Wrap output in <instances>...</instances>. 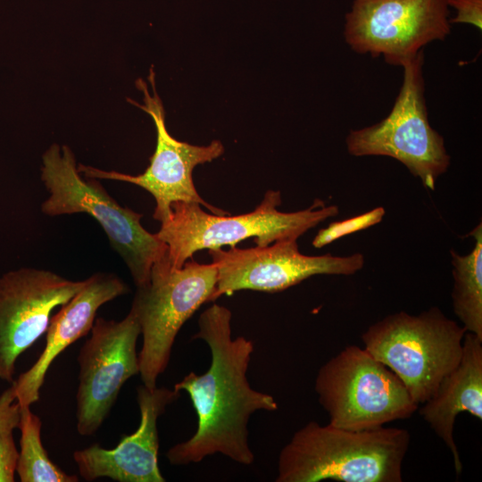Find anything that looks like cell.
<instances>
[{
    "label": "cell",
    "instance_id": "obj_3",
    "mask_svg": "<svg viewBox=\"0 0 482 482\" xmlns=\"http://www.w3.org/2000/svg\"><path fill=\"white\" fill-rule=\"evenodd\" d=\"M42 161L41 180L49 195L41 212L47 216H91L127 265L136 287L148 285L153 265L168 253V246L142 226L143 214L118 204L96 179L82 178L68 145H52Z\"/></svg>",
    "mask_w": 482,
    "mask_h": 482
},
{
    "label": "cell",
    "instance_id": "obj_21",
    "mask_svg": "<svg viewBox=\"0 0 482 482\" xmlns=\"http://www.w3.org/2000/svg\"><path fill=\"white\" fill-rule=\"evenodd\" d=\"M446 3L456 12L455 16L449 19L451 24H470L481 30L482 0H446Z\"/></svg>",
    "mask_w": 482,
    "mask_h": 482
},
{
    "label": "cell",
    "instance_id": "obj_12",
    "mask_svg": "<svg viewBox=\"0 0 482 482\" xmlns=\"http://www.w3.org/2000/svg\"><path fill=\"white\" fill-rule=\"evenodd\" d=\"M297 240L284 239L265 246L209 250L217 268V283L209 302L239 290L275 293L319 274L352 275L362 270L364 256H312L300 253Z\"/></svg>",
    "mask_w": 482,
    "mask_h": 482
},
{
    "label": "cell",
    "instance_id": "obj_1",
    "mask_svg": "<svg viewBox=\"0 0 482 482\" xmlns=\"http://www.w3.org/2000/svg\"><path fill=\"white\" fill-rule=\"evenodd\" d=\"M231 318L229 309L217 303L199 317L193 337L207 344L211 363L204 373L191 371L174 385L175 390L189 395L197 427L190 438L167 451L171 465L197 463L215 453L251 465L254 454L249 444L250 418L258 411L278 410L272 395L251 386L246 374L253 344L243 336L232 337Z\"/></svg>",
    "mask_w": 482,
    "mask_h": 482
},
{
    "label": "cell",
    "instance_id": "obj_17",
    "mask_svg": "<svg viewBox=\"0 0 482 482\" xmlns=\"http://www.w3.org/2000/svg\"><path fill=\"white\" fill-rule=\"evenodd\" d=\"M475 245L469 254L451 250L453 267V307L467 332L482 340V225L469 234Z\"/></svg>",
    "mask_w": 482,
    "mask_h": 482
},
{
    "label": "cell",
    "instance_id": "obj_16",
    "mask_svg": "<svg viewBox=\"0 0 482 482\" xmlns=\"http://www.w3.org/2000/svg\"><path fill=\"white\" fill-rule=\"evenodd\" d=\"M422 404L420 416L450 450L456 475L462 470L453 439L456 417L463 411L482 420V340L466 332L458 365Z\"/></svg>",
    "mask_w": 482,
    "mask_h": 482
},
{
    "label": "cell",
    "instance_id": "obj_15",
    "mask_svg": "<svg viewBox=\"0 0 482 482\" xmlns=\"http://www.w3.org/2000/svg\"><path fill=\"white\" fill-rule=\"evenodd\" d=\"M129 292L128 285L114 273L96 272L85 279L80 290L51 317L46 345L36 362L12 382L21 407L31 406L39 400L52 362L68 346L90 332L98 309Z\"/></svg>",
    "mask_w": 482,
    "mask_h": 482
},
{
    "label": "cell",
    "instance_id": "obj_14",
    "mask_svg": "<svg viewBox=\"0 0 482 482\" xmlns=\"http://www.w3.org/2000/svg\"><path fill=\"white\" fill-rule=\"evenodd\" d=\"M180 392L167 387L137 389L140 422L137 430L121 437L112 449L94 444L73 453L80 476L87 481L108 478L118 482H164L158 466L157 421Z\"/></svg>",
    "mask_w": 482,
    "mask_h": 482
},
{
    "label": "cell",
    "instance_id": "obj_6",
    "mask_svg": "<svg viewBox=\"0 0 482 482\" xmlns=\"http://www.w3.org/2000/svg\"><path fill=\"white\" fill-rule=\"evenodd\" d=\"M314 389L328 424L346 429L383 427L419 408L400 378L357 345L345 347L320 368Z\"/></svg>",
    "mask_w": 482,
    "mask_h": 482
},
{
    "label": "cell",
    "instance_id": "obj_19",
    "mask_svg": "<svg viewBox=\"0 0 482 482\" xmlns=\"http://www.w3.org/2000/svg\"><path fill=\"white\" fill-rule=\"evenodd\" d=\"M21 405L16 400L14 386L0 395V482H13L19 452L13 431L19 428Z\"/></svg>",
    "mask_w": 482,
    "mask_h": 482
},
{
    "label": "cell",
    "instance_id": "obj_10",
    "mask_svg": "<svg viewBox=\"0 0 482 482\" xmlns=\"http://www.w3.org/2000/svg\"><path fill=\"white\" fill-rule=\"evenodd\" d=\"M148 79L153 95L149 93L145 82L138 79L137 86L144 94V104L130 102L148 113L154 122L156 146L150 158L149 166L139 175L103 170L82 164L78 166L79 171L86 178L128 182L146 190L155 200L153 217L160 222L170 216L171 204L175 202L196 203L204 206L211 213L229 214L228 212L208 204L198 194L192 175L196 165L220 157L224 152L223 145L219 140H213L208 145H194L174 138L166 128L164 109L155 89L153 69L150 70Z\"/></svg>",
    "mask_w": 482,
    "mask_h": 482
},
{
    "label": "cell",
    "instance_id": "obj_4",
    "mask_svg": "<svg viewBox=\"0 0 482 482\" xmlns=\"http://www.w3.org/2000/svg\"><path fill=\"white\" fill-rule=\"evenodd\" d=\"M278 190H268L252 212L229 216L204 212L201 204L175 202L170 216L161 222L156 236L168 246L172 268L179 269L203 249L230 247L253 237L256 245L265 246L284 239L297 240L309 229L338 213L337 205H326L320 199L304 210L283 212Z\"/></svg>",
    "mask_w": 482,
    "mask_h": 482
},
{
    "label": "cell",
    "instance_id": "obj_8",
    "mask_svg": "<svg viewBox=\"0 0 482 482\" xmlns=\"http://www.w3.org/2000/svg\"><path fill=\"white\" fill-rule=\"evenodd\" d=\"M421 50L403 64V80L389 114L377 124L351 130L346 137L353 156H388L402 162L423 186L434 190L450 165L444 137L429 124Z\"/></svg>",
    "mask_w": 482,
    "mask_h": 482
},
{
    "label": "cell",
    "instance_id": "obj_11",
    "mask_svg": "<svg viewBox=\"0 0 482 482\" xmlns=\"http://www.w3.org/2000/svg\"><path fill=\"white\" fill-rule=\"evenodd\" d=\"M139 335L141 328L131 311L121 320L96 318L78 356L76 419L79 435L93 436L99 429L123 385L139 374Z\"/></svg>",
    "mask_w": 482,
    "mask_h": 482
},
{
    "label": "cell",
    "instance_id": "obj_9",
    "mask_svg": "<svg viewBox=\"0 0 482 482\" xmlns=\"http://www.w3.org/2000/svg\"><path fill=\"white\" fill-rule=\"evenodd\" d=\"M446 0H353L344 37L359 54L403 66L423 47L451 33Z\"/></svg>",
    "mask_w": 482,
    "mask_h": 482
},
{
    "label": "cell",
    "instance_id": "obj_7",
    "mask_svg": "<svg viewBox=\"0 0 482 482\" xmlns=\"http://www.w3.org/2000/svg\"><path fill=\"white\" fill-rule=\"evenodd\" d=\"M217 283V268L191 258L172 268L168 253L151 270L150 281L137 287L130 311L141 328L143 344L138 353L143 385L156 386L170 359L172 346L185 322L209 302Z\"/></svg>",
    "mask_w": 482,
    "mask_h": 482
},
{
    "label": "cell",
    "instance_id": "obj_2",
    "mask_svg": "<svg viewBox=\"0 0 482 482\" xmlns=\"http://www.w3.org/2000/svg\"><path fill=\"white\" fill-rule=\"evenodd\" d=\"M411 436L401 428L353 430L312 420L282 448L277 482H402Z\"/></svg>",
    "mask_w": 482,
    "mask_h": 482
},
{
    "label": "cell",
    "instance_id": "obj_13",
    "mask_svg": "<svg viewBox=\"0 0 482 482\" xmlns=\"http://www.w3.org/2000/svg\"><path fill=\"white\" fill-rule=\"evenodd\" d=\"M54 271L23 267L0 276V379L13 382L15 363L46 332L53 311L84 286Z\"/></svg>",
    "mask_w": 482,
    "mask_h": 482
},
{
    "label": "cell",
    "instance_id": "obj_5",
    "mask_svg": "<svg viewBox=\"0 0 482 482\" xmlns=\"http://www.w3.org/2000/svg\"><path fill=\"white\" fill-rule=\"evenodd\" d=\"M466 332L437 307H431L417 315L404 312L387 315L369 327L362 340L420 406L458 365Z\"/></svg>",
    "mask_w": 482,
    "mask_h": 482
},
{
    "label": "cell",
    "instance_id": "obj_20",
    "mask_svg": "<svg viewBox=\"0 0 482 482\" xmlns=\"http://www.w3.org/2000/svg\"><path fill=\"white\" fill-rule=\"evenodd\" d=\"M385 213L384 207L379 206L358 216L331 222L327 228L319 230L312 240V245L321 248L338 238L366 229L379 223Z\"/></svg>",
    "mask_w": 482,
    "mask_h": 482
},
{
    "label": "cell",
    "instance_id": "obj_18",
    "mask_svg": "<svg viewBox=\"0 0 482 482\" xmlns=\"http://www.w3.org/2000/svg\"><path fill=\"white\" fill-rule=\"evenodd\" d=\"M41 420L30 406L21 407L20 452L15 472L21 482H77L78 477L61 470L50 459L41 441Z\"/></svg>",
    "mask_w": 482,
    "mask_h": 482
}]
</instances>
